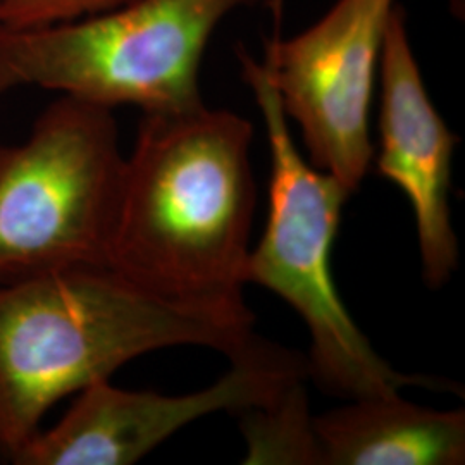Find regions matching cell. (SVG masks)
I'll return each instance as SVG.
<instances>
[{"instance_id":"1","label":"cell","mask_w":465,"mask_h":465,"mask_svg":"<svg viewBox=\"0 0 465 465\" xmlns=\"http://www.w3.org/2000/svg\"><path fill=\"white\" fill-rule=\"evenodd\" d=\"M253 128L205 104L143 114L124 159L105 264L161 299L230 314L243 302Z\"/></svg>"},{"instance_id":"2","label":"cell","mask_w":465,"mask_h":465,"mask_svg":"<svg viewBox=\"0 0 465 465\" xmlns=\"http://www.w3.org/2000/svg\"><path fill=\"white\" fill-rule=\"evenodd\" d=\"M253 314L161 299L105 264L0 280V457L13 460L50 409L153 350L197 345L238 359Z\"/></svg>"},{"instance_id":"3","label":"cell","mask_w":465,"mask_h":465,"mask_svg":"<svg viewBox=\"0 0 465 465\" xmlns=\"http://www.w3.org/2000/svg\"><path fill=\"white\" fill-rule=\"evenodd\" d=\"M238 59L271 150L269 217L259 245L250 250L247 282L274 292L299 312L312 338L309 374L330 395L359 400L395 395L405 386L447 390V381L395 371L350 317L331 274L332 243L350 192L303 159L262 63L242 49Z\"/></svg>"},{"instance_id":"4","label":"cell","mask_w":465,"mask_h":465,"mask_svg":"<svg viewBox=\"0 0 465 465\" xmlns=\"http://www.w3.org/2000/svg\"><path fill=\"white\" fill-rule=\"evenodd\" d=\"M259 0H130L74 21L0 26V95L38 86L143 114L199 107L200 64L221 21Z\"/></svg>"},{"instance_id":"5","label":"cell","mask_w":465,"mask_h":465,"mask_svg":"<svg viewBox=\"0 0 465 465\" xmlns=\"http://www.w3.org/2000/svg\"><path fill=\"white\" fill-rule=\"evenodd\" d=\"M123 164L113 111L67 95L2 147L0 280L105 264Z\"/></svg>"},{"instance_id":"6","label":"cell","mask_w":465,"mask_h":465,"mask_svg":"<svg viewBox=\"0 0 465 465\" xmlns=\"http://www.w3.org/2000/svg\"><path fill=\"white\" fill-rule=\"evenodd\" d=\"M395 0H336L311 28L267 44L262 66L311 163L350 193L374 159L371 105Z\"/></svg>"},{"instance_id":"7","label":"cell","mask_w":465,"mask_h":465,"mask_svg":"<svg viewBox=\"0 0 465 465\" xmlns=\"http://www.w3.org/2000/svg\"><path fill=\"white\" fill-rule=\"evenodd\" d=\"M232 371L211 388L180 397L130 391L109 380L94 382L66 416L40 431L17 451L16 465H130L169 436L202 417L242 412L274 399L288 384L309 374L297 353L261 341L232 359Z\"/></svg>"},{"instance_id":"8","label":"cell","mask_w":465,"mask_h":465,"mask_svg":"<svg viewBox=\"0 0 465 465\" xmlns=\"http://www.w3.org/2000/svg\"><path fill=\"white\" fill-rule=\"evenodd\" d=\"M380 80L376 169L411 202L424 280L430 288H440L459 267V240L449 203L451 159L459 138L428 95L401 5L393 7L388 23Z\"/></svg>"},{"instance_id":"9","label":"cell","mask_w":465,"mask_h":465,"mask_svg":"<svg viewBox=\"0 0 465 465\" xmlns=\"http://www.w3.org/2000/svg\"><path fill=\"white\" fill-rule=\"evenodd\" d=\"M314 417L322 465H462L464 411H434L400 393L350 400Z\"/></svg>"},{"instance_id":"10","label":"cell","mask_w":465,"mask_h":465,"mask_svg":"<svg viewBox=\"0 0 465 465\" xmlns=\"http://www.w3.org/2000/svg\"><path fill=\"white\" fill-rule=\"evenodd\" d=\"M238 414L247 440L243 464L322 465L302 380L288 384L264 405Z\"/></svg>"},{"instance_id":"11","label":"cell","mask_w":465,"mask_h":465,"mask_svg":"<svg viewBox=\"0 0 465 465\" xmlns=\"http://www.w3.org/2000/svg\"><path fill=\"white\" fill-rule=\"evenodd\" d=\"M130 0H0L2 28H36L94 16Z\"/></svg>"},{"instance_id":"12","label":"cell","mask_w":465,"mask_h":465,"mask_svg":"<svg viewBox=\"0 0 465 465\" xmlns=\"http://www.w3.org/2000/svg\"><path fill=\"white\" fill-rule=\"evenodd\" d=\"M450 2H451V7L455 13H459V15L464 13V0H450Z\"/></svg>"},{"instance_id":"13","label":"cell","mask_w":465,"mask_h":465,"mask_svg":"<svg viewBox=\"0 0 465 465\" xmlns=\"http://www.w3.org/2000/svg\"><path fill=\"white\" fill-rule=\"evenodd\" d=\"M0 149H2V145H0Z\"/></svg>"}]
</instances>
